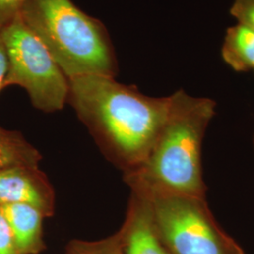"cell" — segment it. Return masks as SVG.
Here are the masks:
<instances>
[{
	"label": "cell",
	"instance_id": "1",
	"mask_svg": "<svg viewBox=\"0 0 254 254\" xmlns=\"http://www.w3.org/2000/svg\"><path fill=\"white\" fill-rule=\"evenodd\" d=\"M67 102L135 171L145 162L163 128L171 97L147 96L114 77L87 74L69 78Z\"/></svg>",
	"mask_w": 254,
	"mask_h": 254
},
{
	"label": "cell",
	"instance_id": "2",
	"mask_svg": "<svg viewBox=\"0 0 254 254\" xmlns=\"http://www.w3.org/2000/svg\"><path fill=\"white\" fill-rule=\"evenodd\" d=\"M171 97L163 128L145 162L131 174L136 192L205 198L202 141L216 103L184 91Z\"/></svg>",
	"mask_w": 254,
	"mask_h": 254
},
{
	"label": "cell",
	"instance_id": "3",
	"mask_svg": "<svg viewBox=\"0 0 254 254\" xmlns=\"http://www.w3.org/2000/svg\"><path fill=\"white\" fill-rule=\"evenodd\" d=\"M19 15L68 79L87 74L115 77L118 73L107 27L72 0H25Z\"/></svg>",
	"mask_w": 254,
	"mask_h": 254
},
{
	"label": "cell",
	"instance_id": "4",
	"mask_svg": "<svg viewBox=\"0 0 254 254\" xmlns=\"http://www.w3.org/2000/svg\"><path fill=\"white\" fill-rule=\"evenodd\" d=\"M158 235L171 254H244L217 223L205 198L143 194Z\"/></svg>",
	"mask_w": 254,
	"mask_h": 254
},
{
	"label": "cell",
	"instance_id": "5",
	"mask_svg": "<svg viewBox=\"0 0 254 254\" xmlns=\"http://www.w3.org/2000/svg\"><path fill=\"white\" fill-rule=\"evenodd\" d=\"M0 35L9 62L6 87H22L33 107L46 113L64 109L68 101L69 79L20 15L2 27Z\"/></svg>",
	"mask_w": 254,
	"mask_h": 254
},
{
	"label": "cell",
	"instance_id": "6",
	"mask_svg": "<svg viewBox=\"0 0 254 254\" xmlns=\"http://www.w3.org/2000/svg\"><path fill=\"white\" fill-rule=\"evenodd\" d=\"M8 203L30 204L49 216L54 196L38 168L16 167L0 172V205Z\"/></svg>",
	"mask_w": 254,
	"mask_h": 254
},
{
	"label": "cell",
	"instance_id": "7",
	"mask_svg": "<svg viewBox=\"0 0 254 254\" xmlns=\"http://www.w3.org/2000/svg\"><path fill=\"white\" fill-rule=\"evenodd\" d=\"M122 236L124 254H171L158 235L148 200L138 193Z\"/></svg>",
	"mask_w": 254,
	"mask_h": 254
},
{
	"label": "cell",
	"instance_id": "8",
	"mask_svg": "<svg viewBox=\"0 0 254 254\" xmlns=\"http://www.w3.org/2000/svg\"><path fill=\"white\" fill-rule=\"evenodd\" d=\"M13 233L19 254H38L44 248L43 220L46 215L26 203L1 205Z\"/></svg>",
	"mask_w": 254,
	"mask_h": 254
},
{
	"label": "cell",
	"instance_id": "9",
	"mask_svg": "<svg viewBox=\"0 0 254 254\" xmlns=\"http://www.w3.org/2000/svg\"><path fill=\"white\" fill-rule=\"evenodd\" d=\"M221 55L224 62L237 72L254 69V31L237 24L228 28Z\"/></svg>",
	"mask_w": 254,
	"mask_h": 254
},
{
	"label": "cell",
	"instance_id": "10",
	"mask_svg": "<svg viewBox=\"0 0 254 254\" xmlns=\"http://www.w3.org/2000/svg\"><path fill=\"white\" fill-rule=\"evenodd\" d=\"M41 154L18 132L0 127V172L16 168H38Z\"/></svg>",
	"mask_w": 254,
	"mask_h": 254
},
{
	"label": "cell",
	"instance_id": "11",
	"mask_svg": "<svg viewBox=\"0 0 254 254\" xmlns=\"http://www.w3.org/2000/svg\"><path fill=\"white\" fill-rule=\"evenodd\" d=\"M231 14L238 24L254 31V0H234Z\"/></svg>",
	"mask_w": 254,
	"mask_h": 254
},
{
	"label": "cell",
	"instance_id": "12",
	"mask_svg": "<svg viewBox=\"0 0 254 254\" xmlns=\"http://www.w3.org/2000/svg\"><path fill=\"white\" fill-rule=\"evenodd\" d=\"M0 254H19L9 222L0 205Z\"/></svg>",
	"mask_w": 254,
	"mask_h": 254
},
{
	"label": "cell",
	"instance_id": "13",
	"mask_svg": "<svg viewBox=\"0 0 254 254\" xmlns=\"http://www.w3.org/2000/svg\"><path fill=\"white\" fill-rule=\"evenodd\" d=\"M91 254H124L122 233L110 238L109 241L87 245L84 249Z\"/></svg>",
	"mask_w": 254,
	"mask_h": 254
},
{
	"label": "cell",
	"instance_id": "14",
	"mask_svg": "<svg viewBox=\"0 0 254 254\" xmlns=\"http://www.w3.org/2000/svg\"><path fill=\"white\" fill-rule=\"evenodd\" d=\"M25 0H0V29L20 13Z\"/></svg>",
	"mask_w": 254,
	"mask_h": 254
},
{
	"label": "cell",
	"instance_id": "15",
	"mask_svg": "<svg viewBox=\"0 0 254 254\" xmlns=\"http://www.w3.org/2000/svg\"><path fill=\"white\" fill-rule=\"evenodd\" d=\"M9 71V62L6 47L0 35V91L6 88V78Z\"/></svg>",
	"mask_w": 254,
	"mask_h": 254
},
{
	"label": "cell",
	"instance_id": "16",
	"mask_svg": "<svg viewBox=\"0 0 254 254\" xmlns=\"http://www.w3.org/2000/svg\"><path fill=\"white\" fill-rule=\"evenodd\" d=\"M90 254V253H89V252H87V251H86V250H84V249H83V251H82V252H80V253H79V254Z\"/></svg>",
	"mask_w": 254,
	"mask_h": 254
}]
</instances>
